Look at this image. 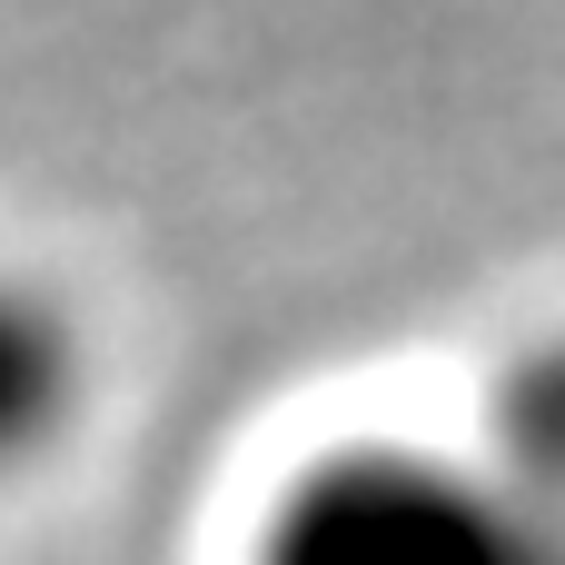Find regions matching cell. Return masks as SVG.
Wrapping results in <instances>:
<instances>
[{
  "label": "cell",
  "instance_id": "cell-1",
  "mask_svg": "<svg viewBox=\"0 0 565 565\" xmlns=\"http://www.w3.org/2000/svg\"><path fill=\"white\" fill-rule=\"evenodd\" d=\"M248 565H565V507L487 457L338 447L278 487Z\"/></svg>",
  "mask_w": 565,
  "mask_h": 565
},
{
  "label": "cell",
  "instance_id": "cell-3",
  "mask_svg": "<svg viewBox=\"0 0 565 565\" xmlns=\"http://www.w3.org/2000/svg\"><path fill=\"white\" fill-rule=\"evenodd\" d=\"M487 467L565 507V338L526 348L487 397Z\"/></svg>",
  "mask_w": 565,
  "mask_h": 565
},
{
  "label": "cell",
  "instance_id": "cell-2",
  "mask_svg": "<svg viewBox=\"0 0 565 565\" xmlns=\"http://www.w3.org/2000/svg\"><path fill=\"white\" fill-rule=\"evenodd\" d=\"M70 417H79V328L40 288L0 278V487L30 477Z\"/></svg>",
  "mask_w": 565,
  "mask_h": 565
}]
</instances>
